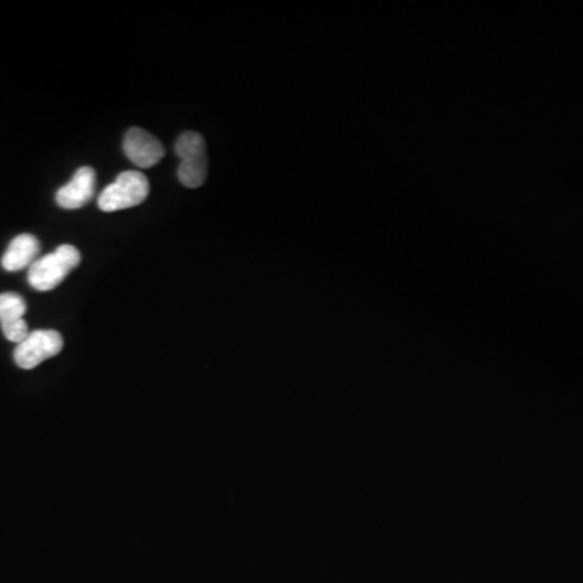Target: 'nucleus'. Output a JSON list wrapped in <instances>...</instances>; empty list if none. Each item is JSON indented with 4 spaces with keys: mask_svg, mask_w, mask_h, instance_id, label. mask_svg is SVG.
<instances>
[{
    "mask_svg": "<svg viewBox=\"0 0 583 583\" xmlns=\"http://www.w3.org/2000/svg\"><path fill=\"white\" fill-rule=\"evenodd\" d=\"M80 263L81 253L77 247L69 243L60 245L49 255L38 258L28 269V284L38 292L54 290Z\"/></svg>",
    "mask_w": 583,
    "mask_h": 583,
    "instance_id": "nucleus-1",
    "label": "nucleus"
},
{
    "mask_svg": "<svg viewBox=\"0 0 583 583\" xmlns=\"http://www.w3.org/2000/svg\"><path fill=\"white\" fill-rule=\"evenodd\" d=\"M96 192V172L93 167H80L67 185L56 193V203L64 209H80L93 200Z\"/></svg>",
    "mask_w": 583,
    "mask_h": 583,
    "instance_id": "nucleus-6",
    "label": "nucleus"
},
{
    "mask_svg": "<svg viewBox=\"0 0 583 583\" xmlns=\"http://www.w3.org/2000/svg\"><path fill=\"white\" fill-rule=\"evenodd\" d=\"M149 195V182L146 175L138 171H125L107 185L99 195L98 206L104 213H115L122 209L141 205Z\"/></svg>",
    "mask_w": 583,
    "mask_h": 583,
    "instance_id": "nucleus-2",
    "label": "nucleus"
},
{
    "mask_svg": "<svg viewBox=\"0 0 583 583\" xmlns=\"http://www.w3.org/2000/svg\"><path fill=\"white\" fill-rule=\"evenodd\" d=\"M175 154L180 158L177 177L187 188H198L208 174L206 143L200 133L185 132L175 141Z\"/></svg>",
    "mask_w": 583,
    "mask_h": 583,
    "instance_id": "nucleus-3",
    "label": "nucleus"
},
{
    "mask_svg": "<svg viewBox=\"0 0 583 583\" xmlns=\"http://www.w3.org/2000/svg\"><path fill=\"white\" fill-rule=\"evenodd\" d=\"M25 313V298L12 292L0 294V326L7 341L20 344L30 334L28 324L23 320Z\"/></svg>",
    "mask_w": 583,
    "mask_h": 583,
    "instance_id": "nucleus-7",
    "label": "nucleus"
},
{
    "mask_svg": "<svg viewBox=\"0 0 583 583\" xmlns=\"http://www.w3.org/2000/svg\"><path fill=\"white\" fill-rule=\"evenodd\" d=\"M124 153L141 169L156 166L164 158V146L158 138L143 128L133 127L125 133Z\"/></svg>",
    "mask_w": 583,
    "mask_h": 583,
    "instance_id": "nucleus-5",
    "label": "nucleus"
},
{
    "mask_svg": "<svg viewBox=\"0 0 583 583\" xmlns=\"http://www.w3.org/2000/svg\"><path fill=\"white\" fill-rule=\"evenodd\" d=\"M39 250H41V245H39V240L36 239L35 235H17L2 256V261H0L2 268L10 273L22 271L25 268L30 269L33 263L38 260Z\"/></svg>",
    "mask_w": 583,
    "mask_h": 583,
    "instance_id": "nucleus-8",
    "label": "nucleus"
},
{
    "mask_svg": "<svg viewBox=\"0 0 583 583\" xmlns=\"http://www.w3.org/2000/svg\"><path fill=\"white\" fill-rule=\"evenodd\" d=\"M64 349V337L54 329H38L28 334L13 352V360L22 370H33L36 366L56 357Z\"/></svg>",
    "mask_w": 583,
    "mask_h": 583,
    "instance_id": "nucleus-4",
    "label": "nucleus"
}]
</instances>
